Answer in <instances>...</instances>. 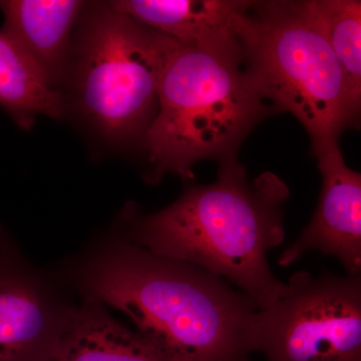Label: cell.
<instances>
[{
  "mask_svg": "<svg viewBox=\"0 0 361 361\" xmlns=\"http://www.w3.org/2000/svg\"><path fill=\"white\" fill-rule=\"evenodd\" d=\"M85 297L125 313L161 361H249L258 307L208 271L156 255L125 236L82 261Z\"/></svg>",
  "mask_w": 361,
  "mask_h": 361,
  "instance_id": "cell-1",
  "label": "cell"
},
{
  "mask_svg": "<svg viewBox=\"0 0 361 361\" xmlns=\"http://www.w3.org/2000/svg\"><path fill=\"white\" fill-rule=\"evenodd\" d=\"M285 183L272 173L249 180L236 159L222 161L213 184H190L158 212L125 218L123 236L156 255L222 278L259 310L287 291L271 270L268 253L283 242Z\"/></svg>",
  "mask_w": 361,
  "mask_h": 361,
  "instance_id": "cell-2",
  "label": "cell"
},
{
  "mask_svg": "<svg viewBox=\"0 0 361 361\" xmlns=\"http://www.w3.org/2000/svg\"><path fill=\"white\" fill-rule=\"evenodd\" d=\"M179 45L111 1H87L59 89L63 118L104 148L140 149L158 111L164 68Z\"/></svg>",
  "mask_w": 361,
  "mask_h": 361,
  "instance_id": "cell-3",
  "label": "cell"
},
{
  "mask_svg": "<svg viewBox=\"0 0 361 361\" xmlns=\"http://www.w3.org/2000/svg\"><path fill=\"white\" fill-rule=\"evenodd\" d=\"M247 77L241 47L179 45L161 73L157 115L141 151L145 180L191 177L203 159L232 160L252 128L270 113Z\"/></svg>",
  "mask_w": 361,
  "mask_h": 361,
  "instance_id": "cell-4",
  "label": "cell"
},
{
  "mask_svg": "<svg viewBox=\"0 0 361 361\" xmlns=\"http://www.w3.org/2000/svg\"><path fill=\"white\" fill-rule=\"evenodd\" d=\"M238 37L254 90L271 108L295 116L313 149L357 123L360 111L336 56L301 1H251Z\"/></svg>",
  "mask_w": 361,
  "mask_h": 361,
  "instance_id": "cell-5",
  "label": "cell"
},
{
  "mask_svg": "<svg viewBox=\"0 0 361 361\" xmlns=\"http://www.w3.org/2000/svg\"><path fill=\"white\" fill-rule=\"evenodd\" d=\"M259 310L254 350L266 361H361V278L300 271Z\"/></svg>",
  "mask_w": 361,
  "mask_h": 361,
  "instance_id": "cell-6",
  "label": "cell"
},
{
  "mask_svg": "<svg viewBox=\"0 0 361 361\" xmlns=\"http://www.w3.org/2000/svg\"><path fill=\"white\" fill-rule=\"evenodd\" d=\"M322 176L317 208L310 225L281 254L279 265L293 264L307 252L336 257L349 276L361 273V175L348 167L338 142L313 149Z\"/></svg>",
  "mask_w": 361,
  "mask_h": 361,
  "instance_id": "cell-7",
  "label": "cell"
},
{
  "mask_svg": "<svg viewBox=\"0 0 361 361\" xmlns=\"http://www.w3.org/2000/svg\"><path fill=\"white\" fill-rule=\"evenodd\" d=\"M75 310L58 302L0 242V361H52Z\"/></svg>",
  "mask_w": 361,
  "mask_h": 361,
  "instance_id": "cell-8",
  "label": "cell"
},
{
  "mask_svg": "<svg viewBox=\"0 0 361 361\" xmlns=\"http://www.w3.org/2000/svg\"><path fill=\"white\" fill-rule=\"evenodd\" d=\"M87 1L0 0L6 35L37 75L59 94L73 37Z\"/></svg>",
  "mask_w": 361,
  "mask_h": 361,
  "instance_id": "cell-9",
  "label": "cell"
},
{
  "mask_svg": "<svg viewBox=\"0 0 361 361\" xmlns=\"http://www.w3.org/2000/svg\"><path fill=\"white\" fill-rule=\"evenodd\" d=\"M251 1L116 0V11L180 45L238 49V25Z\"/></svg>",
  "mask_w": 361,
  "mask_h": 361,
  "instance_id": "cell-10",
  "label": "cell"
},
{
  "mask_svg": "<svg viewBox=\"0 0 361 361\" xmlns=\"http://www.w3.org/2000/svg\"><path fill=\"white\" fill-rule=\"evenodd\" d=\"M52 361H161L148 342L85 297L75 308Z\"/></svg>",
  "mask_w": 361,
  "mask_h": 361,
  "instance_id": "cell-11",
  "label": "cell"
},
{
  "mask_svg": "<svg viewBox=\"0 0 361 361\" xmlns=\"http://www.w3.org/2000/svg\"><path fill=\"white\" fill-rule=\"evenodd\" d=\"M0 108L18 128L32 129L37 118H63L61 94L44 84L30 61L0 32Z\"/></svg>",
  "mask_w": 361,
  "mask_h": 361,
  "instance_id": "cell-12",
  "label": "cell"
},
{
  "mask_svg": "<svg viewBox=\"0 0 361 361\" xmlns=\"http://www.w3.org/2000/svg\"><path fill=\"white\" fill-rule=\"evenodd\" d=\"M304 11L317 23L342 71L356 109L361 103V2L306 0Z\"/></svg>",
  "mask_w": 361,
  "mask_h": 361,
  "instance_id": "cell-13",
  "label": "cell"
}]
</instances>
